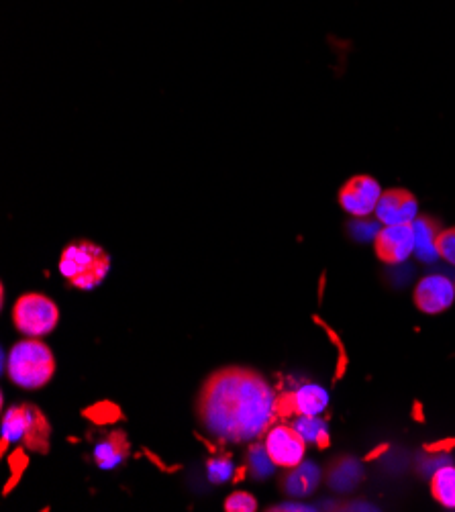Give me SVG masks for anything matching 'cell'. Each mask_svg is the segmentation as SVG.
Wrapping results in <instances>:
<instances>
[{
    "instance_id": "5bb4252c",
    "label": "cell",
    "mask_w": 455,
    "mask_h": 512,
    "mask_svg": "<svg viewBox=\"0 0 455 512\" xmlns=\"http://www.w3.org/2000/svg\"><path fill=\"white\" fill-rule=\"evenodd\" d=\"M317 484H319L317 470L313 466H302V464L298 468L288 470V474L282 478L284 492H288L292 496L311 494Z\"/></svg>"
},
{
    "instance_id": "9a60e30c",
    "label": "cell",
    "mask_w": 455,
    "mask_h": 512,
    "mask_svg": "<svg viewBox=\"0 0 455 512\" xmlns=\"http://www.w3.org/2000/svg\"><path fill=\"white\" fill-rule=\"evenodd\" d=\"M29 423V404H15L3 417V449L9 447V443L23 441L25 429Z\"/></svg>"
},
{
    "instance_id": "2e32d148",
    "label": "cell",
    "mask_w": 455,
    "mask_h": 512,
    "mask_svg": "<svg viewBox=\"0 0 455 512\" xmlns=\"http://www.w3.org/2000/svg\"><path fill=\"white\" fill-rule=\"evenodd\" d=\"M431 494L433 498L445 506V508H455V468L445 466L439 468L433 478H431Z\"/></svg>"
},
{
    "instance_id": "d6986e66",
    "label": "cell",
    "mask_w": 455,
    "mask_h": 512,
    "mask_svg": "<svg viewBox=\"0 0 455 512\" xmlns=\"http://www.w3.org/2000/svg\"><path fill=\"white\" fill-rule=\"evenodd\" d=\"M437 253L447 264L455 266V227L443 229L437 237Z\"/></svg>"
},
{
    "instance_id": "5b68a950",
    "label": "cell",
    "mask_w": 455,
    "mask_h": 512,
    "mask_svg": "<svg viewBox=\"0 0 455 512\" xmlns=\"http://www.w3.org/2000/svg\"><path fill=\"white\" fill-rule=\"evenodd\" d=\"M264 445L274 466L292 470L302 464L309 443L296 431L294 425L278 423V425H272L264 435Z\"/></svg>"
},
{
    "instance_id": "277c9868",
    "label": "cell",
    "mask_w": 455,
    "mask_h": 512,
    "mask_svg": "<svg viewBox=\"0 0 455 512\" xmlns=\"http://www.w3.org/2000/svg\"><path fill=\"white\" fill-rule=\"evenodd\" d=\"M60 323L58 304L41 292H25L13 306V325L25 337H45Z\"/></svg>"
},
{
    "instance_id": "9c48e42d",
    "label": "cell",
    "mask_w": 455,
    "mask_h": 512,
    "mask_svg": "<svg viewBox=\"0 0 455 512\" xmlns=\"http://www.w3.org/2000/svg\"><path fill=\"white\" fill-rule=\"evenodd\" d=\"M376 217L382 225H409L419 217V202L409 190L390 188L378 200Z\"/></svg>"
},
{
    "instance_id": "8992f818",
    "label": "cell",
    "mask_w": 455,
    "mask_h": 512,
    "mask_svg": "<svg viewBox=\"0 0 455 512\" xmlns=\"http://www.w3.org/2000/svg\"><path fill=\"white\" fill-rule=\"evenodd\" d=\"M380 196H382V188L376 178L353 176L343 184L337 198H339L341 209L347 215L356 219H366L372 213H376Z\"/></svg>"
},
{
    "instance_id": "3957f363",
    "label": "cell",
    "mask_w": 455,
    "mask_h": 512,
    "mask_svg": "<svg viewBox=\"0 0 455 512\" xmlns=\"http://www.w3.org/2000/svg\"><path fill=\"white\" fill-rule=\"evenodd\" d=\"M56 374V357L37 337H25L9 351L7 376L23 390H39L52 382Z\"/></svg>"
},
{
    "instance_id": "e0dca14e",
    "label": "cell",
    "mask_w": 455,
    "mask_h": 512,
    "mask_svg": "<svg viewBox=\"0 0 455 512\" xmlns=\"http://www.w3.org/2000/svg\"><path fill=\"white\" fill-rule=\"evenodd\" d=\"M296 431L305 437L307 443H315L319 447H327L329 445V433H327V425L317 417H298L294 423Z\"/></svg>"
},
{
    "instance_id": "30bf717a",
    "label": "cell",
    "mask_w": 455,
    "mask_h": 512,
    "mask_svg": "<svg viewBox=\"0 0 455 512\" xmlns=\"http://www.w3.org/2000/svg\"><path fill=\"white\" fill-rule=\"evenodd\" d=\"M413 298L421 313L441 315L455 300V284L445 276H427L417 284Z\"/></svg>"
},
{
    "instance_id": "ffe728a7",
    "label": "cell",
    "mask_w": 455,
    "mask_h": 512,
    "mask_svg": "<svg viewBox=\"0 0 455 512\" xmlns=\"http://www.w3.org/2000/svg\"><path fill=\"white\" fill-rule=\"evenodd\" d=\"M231 474V462L225 457V459H211L209 462V478L215 482V484H221L229 478Z\"/></svg>"
},
{
    "instance_id": "7a4b0ae2",
    "label": "cell",
    "mask_w": 455,
    "mask_h": 512,
    "mask_svg": "<svg viewBox=\"0 0 455 512\" xmlns=\"http://www.w3.org/2000/svg\"><path fill=\"white\" fill-rule=\"evenodd\" d=\"M58 270L68 286L76 290H94L111 272V255L94 241L76 239L64 247Z\"/></svg>"
},
{
    "instance_id": "52a82bcc",
    "label": "cell",
    "mask_w": 455,
    "mask_h": 512,
    "mask_svg": "<svg viewBox=\"0 0 455 512\" xmlns=\"http://www.w3.org/2000/svg\"><path fill=\"white\" fill-rule=\"evenodd\" d=\"M329 404V394L317 384H307L294 392L276 394V415L278 419L288 417H317Z\"/></svg>"
},
{
    "instance_id": "7c38bea8",
    "label": "cell",
    "mask_w": 455,
    "mask_h": 512,
    "mask_svg": "<svg viewBox=\"0 0 455 512\" xmlns=\"http://www.w3.org/2000/svg\"><path fill=\"white\" fill-rule=\"evenodd\" d=\"M129 437L125 431L115 429L94 447V462L98 468L113 470L129 455Z\"/></svg>"
},
{
    "instance_id": "ac0fdd59",
    "label": "cell",
    "mask_w": 455,
    "mask_h": 512,
    "mask_svg": "<svg viewBox=\"0 0 455 512\" xmlns=\"http://www.w3.org/2000/svg\"><path fill=\"white\" fill-rule=\"evenodd\" d=\"M225 512H256L258 510V498L249 492H233L223 502Z\"/></svg>"
},
{
    "instance_id": "6da1fadb",
    "label": "cell",
    "mask_w": 455,
    "mask_h": 512,
    "mask_svg": "<svg viewBox=\"0 0 455 512\" xmlns=\"http://www.w3.org/2000/svg\"><path fill=\"white\" fill-rule=\"evenodd\" d=\"M194 413L211 437L227 443L262 439L278 419L276 394L264 374L245 366H225L202 382Z\"/></svg>"
},
{
    "instance_id": "8fae6325",
    "label": "cell",
    "mask_w": 455,
    "mask_h": 512,
    "mask_svg": "<svg viewBox=\"0 0 455 512\" xmlns=\"http://www.w3.org/2000/svg\"><path fill=\"white\" fill-rule=\"evenodd\" d=\"M443 231L441 223L429 215H421L413 221V233H415V255L425 262L431 264L439 258L437 253V237Z\"/></svg>"
},
{
    "instance_id": "4fadbf2b",
    "label": "cell",
    "mask_w": 455,
    "mask_h": 512,
    "mask_svg": "<svg viewBox=\"0 0 455 512\" xmlns=\"http://www.w3.org/2000/svg\"><path fill=\"white\" fill-rule=\"evenodd\" d=\"M49 435H52V427H49L47 417L39 411L35 404H29V423H27V429L23 435V445L35 453H47L49 451Z\"/></svg>"
},
{
    "instance_id": "ba28073f",
    "label": "cell",
    "mask_w": 455,
    "mask_h": 512,
    "mask_svg": "<svg viewBox=\"0 0 455 512\" xmlns=\"http://www.w3.org/2000/svg\"><path fill=\"white\" fill-rule=\"evenodd\" d=\"M374 251L378 260L390 266L407 262L415 253L413 223L409 225H384L374 237Z\"/></svg>"
}]
</instances>
